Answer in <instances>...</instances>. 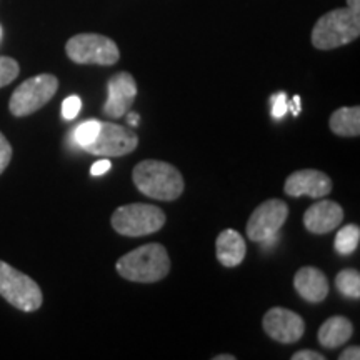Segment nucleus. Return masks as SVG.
Returning a JSON list of instances; mask_svg holds the SVG:
<instances>
[{
  "label": "nucleus",
  "instance_id": "f257e3e1",
  "mask_svg": "<svg viewBox=\"0 0 360 360\" xmlns=\"http://www.w3.org/2000/svg\"><path fill=\"white\" fill-rule=\"evenodd\" d=\"M132 180L137 191L155 200L170 202L184 192V177L172 164L143 160L134 167Z\"/></svg>",
  "mask_w": 360,
  "mask_h": 360
},
{
  "label": "nucleus",
  "instance_id": "f03ea898",
  "mask_svg": "<svg viewBox=\"0 0 360 360\" xmlns=\"http://www.w3.org/2000/svg\"><path fill=\"white\" fill-rule=\"evenodd\" d=\"M119 276L130 282L154 283L167 277L170 259L162 244H146L117 260Z\"/></svg>",
  "mask_w": 360,
  "mask_h": 360
},
{
  "label": "nucleus",
  "instance_id": "7ed1b4c3",
  "mask_svg": "<svg viewBox=\"0 0 360 360\" xmlns=\"http://www.w3.org/2000/svg\"><path fill=\"white\" fill-rule=\"evenodd\" d=\"M360 35V13L349 7L327 12L312 29V44L319 51H334L357 40Z\"/></svg>",
  "mask_w": 360,
  "mask_h": 360
},
{
  "label": "nucleus",
  "instance_id": "20e7f679",
  "mask_svg": "<svg viewBox=\"0 0 360 360\" xmlns=\"http://www.w3.org/2000/svg\"><path fill=\"white\" fill-rule=\"evenodd\" d=\"M112 227L125 237H143L159 232L165 225V214L150 204L122 205L112 214Z\"/></svg>",
  "mask_w": 360,
  "mask_h": 360
},
{
  "label": "nucleus",
  "instance_id": "39448f33",
  "mask_svg": "<svg viewBox=\"0 0 360 360\" xmlns=\"http://www.w3.org/2000/svg\"><path fill=\"white\" fill-rule=\"evenodd\" d=\"M0 295L22 312H34L44 302L37 282L4 260H0Z\"/></svg>",
  "mask_w": 360,
  "mask_h": 360
},
{
  "label": "nucleus",
  "instance_id": "423d86ee",
  "mask_svg": "<svg viewBox=\"0 0 360 360\" xmlns=\"http://www.w3.org/2000/svg\"><path fill=\"white\" fill-rule=\"evenodd\" d=\"M67 57L80 65H114L119 62V47L101 34H77L65 44Z\"/></svg>",
  "mask_w": 360,
  "mask_h": 360
},
{
  "label": "nucleus",
  "instance_id": "0eeeda50",
  "mask_svg": "<svg viewBox=\"0 0 360 360\" xmlns=\"http://www.w3.org/2000/svg\"><path fill=\"white\" fill-rule=\"evenodd\" d=\"M58 80L52 74H40L27 79L13 90L8 109L15 117L34 114L57 94Z\"/></svg>",
  "mask_w": 360,
  "mask_h": 360
},
{
  "label": "nucleus",
  "instance_id": "6e6552de",
  "mask_svg": "<svg viewBox=\"0 0 360 360\" xmlns=\"http://www.w3.org/2000/svg\"><path fill=\"white\" fill-rule=\"evenodd\" d=\"M289 217V207L281 199H270L260 204L247 222V237L252 242H264L277 236Z\"/></svg>",
  "mask_w": 360,
  "mask_h": 360
},
{
  "label": "nucleus",
  "instance_id": "1a4fd4ad",
  "mask_svg": "<svg viewBox=\"0 0 360 360\" xmlns=\"http://www.w3.org/2000/svg\"><path fill=\"white\" fill-rule=\"evenodd\" d=\"M137 146V134L130 129L112 122H101L96 141L84 147V150L101 157H122L134 152Z\"/></svg>",
  "mask_w": 360,
  "mask_h": 360
},
{
  "label": "nucleus",
  "instance_id": "9d476101",
  "mask_svg": "<svg viewBox=\"0 0 360 360\" xmlns=\"http://www.w3.org/2000/svg\"><path fill=\"white\" fill-rule=\"evenodd\" d=\"M264 330L270 339L281 344H294L305 332V322L294 310L274 307L264 317Z\"/></svg>",
  "mask_w": 360,
  "mask_h": 360
},
{
  "label": "nucleus",
  "instance_id": "9b49d317",
  "mask_svg": "<svg viewBox=\"0 0 360 360\" xmlns=\"http://www.w3.org/2000/svg\"><path fill=\"white\" fill-rule=\"evenodd\" d=\"M109 96L103 103V114L110 119H120L130 110L137 97V82L129 72H119L107 84Z\"/></svg>",
  "mask_w": 360,
  "mask_h": 360
},
{
  "label": "nucleus",
  "instance_id": "f8f14e48",
  "mask_svg": "<svg viewBox=\"0 0 360 360\" xmlns=\"http://www.w3.org/2000/svg\"><path fill=\"white\" fill-rule=\"evenodd\" d=\"M332 191V180L321 170L304 169L297 170L287 177L283 184V192L290 197H310L322 199Z\"/></svg>",
  "mask_w": 360,
  "mask_h": 360
},
{
  "label": "nucleus",
  "instance_id": "ddd939ff",
  "mask_svg": "<svg viewBox=\"0 0 360 360\" xmlns=\"http://www.w3.org/2000/svg\"><path fill=\"white\" fill-rule=\"evenodd\" d=\"M344 220V209L334 200H319L304 214V225L310 233H328Z\"/></svg>",
  "mask_w": 360,
  "mask_h": 360
},
{
  "label": "nucleus",
  "instance_id": "4468645a",
  "mask_svg": "<svg viewBox=\"0 0 360 360\" xmlns=\"http://www.w3.org/2000/svg\"><path fill=\"white\" fill-rule=\"evenodd\" d=\"M294 287L307 302L319 304L328 295V281L321 269L302 267L294 277Z\"/></svg>",
  "mask_w": 360,
  "mask_h": 360
},
{
  "label": "nucleus",
  "instance_id": "2eb2a0df",
  "mask_svg": "<svg viewBox=\"0 0 360 360\" xmlns=\"http://www.w3.org/2000/svg\"><path fill=\"white\" fill-rule=\"evenodd\" d=\"M215 254H217V260L224 267H237L244 262L247 254L244 237L233 229L222 231L219 233L217 242H215Z\"/></svg>",
  "mask_w": 360,
  "mask_h": 360
},
{
  "label": "nucleus",
  "instance_id": "dca6fc26",
  "mask_svg": "<svg viewBox=\"0 0 360 360\" xmlns=\"http://www.w3.org/2000/svg\"><path fill=\"white\" fill-rule=\"evenodd\" d=\"M352 322L347 317L334 315V317L327 319L321 328H319V342L326 349H337L342 344H345L352 337Z\"/></svg>",
  "mask_w": 360,
  "mask_h": 360
},
{
  "label": "nucleus",
  "instance_id": "f3484780",
  "mask_svg": "<svg viewBox=\"0 0 360 360\" xmlns=\"http://www.w3.org/2000/svg\"><path fill=\"white\" fill-rule=\"evenodd\" d=\"M330 130L340 137L360 135V107H340L330 117Z\"/></svg>",
  "mask_w": 360,
  "mask_h": 360
},
{
  "label": "nucleus",
  "instance_id": "a211bd4d",
  "mask_svg": "<svg viewBox=\"0 0 360 360\" xmlns=\"http://www.w3.org/2000/svg\"><path fill=\"white\" fill-rule=\"evenodd\" d=\"M360 240V229L359 225L349 224L342 227L335 236V250L340 255H350L357 250Z\"/></svg>",
  "mask_w": 360,
  "mask_h": 360
},
{
  "label": "nucleus",
  "instance_id": "6ab92c4d",
  "mask_svg": "<svg viewBox=\"0 0 360 360\" xmlns=\"http://www.w3.org/2000/svg\"><path fill=\"white\" fill-rule=\"evenodd\" d=\"M335 287L349 299H360V274L354 269L340 270L335 277Z\"/></svg>",
  "mask_w": 360,
  "mask_h": 360
},
{
  "label": "nucleus",
  "instance_id": "aec40b11",
  "mask_svg": "<svg viewBox=\"0 0 360 360\" xmlns=\"http://www.w3.org/2000/svg\"><path fill=\"white\" fill-rule=\"evenodd\" d=\"M98 130H101V122L98 120H87V122L80 124L74 132V141L80 147H87L89 143L96 141Z\"/></svg>",
  "mask_w": 360,
  "mask_h": 360
},
{
  "label": "nucleus",
  "instance_id": "412c9836",
  "mask_svg": "<svg viewBox=\"0 0 360 360\" xmlns=\"http://www.w3.org/2000/svg\"><path fill=\"white\" fill-rule=\"evenodd\" d=\"M20 67L17 64V60H13L12 57H2L0 56V87H6L19 75Z\"/></svg>",
  "mask_w": 360,
  "mask_h": 360
},
{
  "label": "nucleus",
  "instance_id": "4be33fe9",
  "mask_svg": "<svg viewBox=\"0 0 360 360\" xmlns=\"http://www.w3.org/2000/svg\"><path fill=\"white\" fill-rule=\"evenodd\" d=\"M80 109H82V101H80V97L70 96L65 98L64 103H62V115H64V119L72 120L79 115Z\"/></svg>",
  "mask_w": 360,
  "mask_h": 360
},
{
  "label": "nucleus",
  "instance_id": "5701e85b",
  "mask_svg": "<svg viewBox=\"0 0 360 360\" xmlns=\"http://www.w3.org/2000/svg\"><path fill=\"white\" fill-rule=\"evenodd\" d=\"M289 110V101L283 92H278L276 96H272V117L276 119H282L283 115Z\"/></svg>",
  "mask_w": 360,
  "mask_h": 360
},
{
  "label": "nucleus",
  "instance_id": "b1692460",
  "mask_svg": "<svg viewBox=\"0 0 360 360\" xmlns=\"http://www.w3.org/2000/svg\"><path fill=\"white\" fill-rule=\"evenodd\" d=\"M11 159H12L11 143H8L6 135L0 134V174L7 169V165L11 164Z\"/></svg>",
  "mask_w": 360,
  "mask_h": 360
},
{
  "label": "nucleus",
  "instance_id": "393cba45",
  "mask_svg": "<svg viewBox=\"0 0 360 360\" xmlns=\"http://www.w3.org/2000/svg\"><path fill=\"white\" fill-rule=\"evenodd\" d=\"M292 360H326V355L315 352V350H300L292 355Z\"/></svg>",
  "mask_w": 360,
  "mask_h": 360
},
{
  "label": "nucleus",
  "instance_id": "a878e982",
  "mask_svg": "<svg viewBox=\"0 0 360 360\" xmlns=\"http://www.w3.org/2000/svg\"><path fill=\"white\" fill-rule=\"evenodd\" d=\"M109 170H110V160L109 159H101L92 165V169H90V174H92V175H102V174L109 172Z\"/></svg>",
  "mask_w": 360,
  "mask_h": 360
},
{
  "label": "nucleus",
  "instance_id": "bb28decb",
  "mask_svg": "<svg viewBox=\"0 0 360 360\" xmlns=\"http://www.w3.org/2000/svg\"><path fill=\"white\" fill-rule=\"evenodd\" d=\"M360 359V349L357 345L354 347H347L339 355V360H359Z\"/></svg>",
  "mask_w": 360,
  "mask_h": 360
},
{
  "label": "nucleus",
  "instance_id": "cd10ccee",
  "mask_svg": "<svg viewBox=\"0 0 360 360\" xmlns=\"http://www.w3.org/2000/svg\"><path fill=\"white\" fill-rule=\"evenodd\" d=\"M289 110L292 112V115H299L300 110H302V103H300V97L295 96L292 98V102H289Z\"/></svg>",
  "mask_w": 360,
  "mask_h": 360
},
{
  "label": "nucleus",
  "instance_id": "c85d7f7f",
  "mask_svg": "<svg viewBox=\"0 0 360 360\" xmlns=\"http://www.w3.org/2000/svg\"><path fill=\"white\" fill-rule=\"evenodd\" d=\"M139 122H141V115L129 110L127 112V124L130 125V127H135V125H139Z\"/></svg>",
  "mask_w": 360,
  "mask_h": 360
},
{
  "label": "nucleus",
  "instance_id": "c756f323",
  "mask_svg": "<svg viewBox=\"0 0 360 360\" xmlns=\"http://www.w3.org/2000/svg\"><path fill=\"white\" fill-rule=\"evenodd\" d=\"M347 7L350 11L360 13V0H347Z\"/></svg>",
  "mask_w": 360,
  "mask_h": 360
},
{
  "label": "nucleus",
  "instance_id": "7c9ffc66",
  "mask_svg": "<svg viewBox=\"0 0 360 360\" xmlns=\"http://www.w3.org/2000/svg\"><path fill=\"white\" fill-rule=\"evenodd\" d=\"M214 360H236V355H231V354H220V355H215Z\"/></svg>",
  "mask_w": 360,
  "mask_h": 360
}]
</instances>
